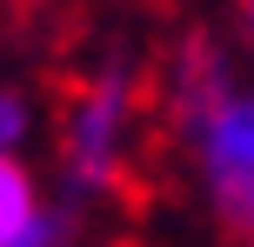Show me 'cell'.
Returning <instances> with one entry per match:
<instances>
[{
  "label": "cell",
  "instance_id": "6da1fadb",
  "mask_svg": "<svg viewBox=\"0 0 254 247\" xmlns=\"http://www.w3.org/2000/svg\"><path fill=\"white\" fill-rule=\"evenodd\" d=\"M167 120H174L201 200L228 234L254 221V100L234 80V60L214 40H181L167 74Z\"/></svg>",
  "mask_w": 254,
  "mask_h": 247
},
{
  "label": "cell",
  "instance_id": "7a4b0ae2",
  "mask_svg": "<svg viewBox=\"0 0 254 247\" xmlns=\"http://www.w3.org/2000/svg\"><path fill=\"white\" fill-rule=\"evenodd\" d=\"M140 80L127 60H101L61 100V181L74 200H114L134 181Z\"/></svg>",
  "mask_w": 254,
  "mask_h": 247
},
{
  "label": "cell",
  "instance_id": "3957f363",
  "mask_svg": "<svg viewBox=\"0 0 254 247\" xmlns=\"http://www.w3.org/2000/svg\"><path fill=\"white\" fill-rule=\"evenodd\" d=\"M40 207H47V194H40L34 167H27L20 154H0V247L20 241L27 227L40 221Z\"/></svg>",
  "mask_w": 254,
  "mask_h": 247
},
{
  "label": "cell",
  "instance_id": "277c9868",
  "mask_svg": "<svg viewBox=\"0 0 254 247\" xmlns=\"http://www.w3.org/2000/svg\"><path fill=\"white\" fill-rule=\"evenodd\" d=\"M27 134H34V100L13 87H0V154H20Z\"/></svg>",
  "mask_w": 254,
  "mask_h": 247
},
{
  "label": "cell",
  "instance_id": "5b68a950",
  "mask_svg": "<svg viewBox=\"0 0 254 247\" xmlns=\"http://www.w3.org/2000/svg\"><path fill=\"white\" fill-rule=\"evenodd\" d=\"M107 247H134V241H107Z\"/></svg>",
  "mask_w": 254,
  "mask_h": 247
}]
</instances>
